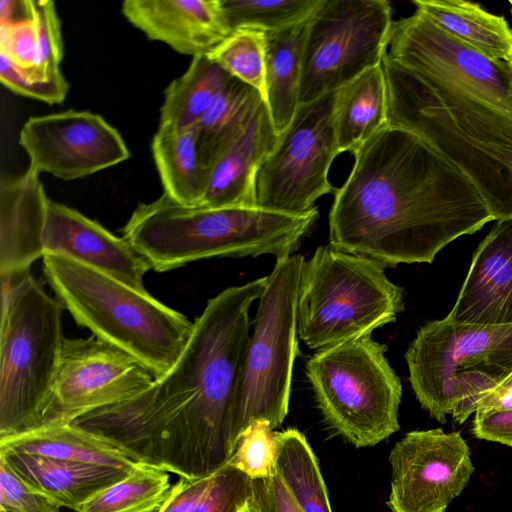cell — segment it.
<instances>
[{
    "label": "cell",
    "mask_w": 512,
    "mask_h": 512,
    "mask_svg": "<svg viewBox=\"0 0 512 512\" xmlns=\"http://www.w3.org/2000/svg\"><path fill=\"white\" fill-rule=\"evenodd\" d=\"M251 496L252 479L229 461L203 477H180L158 512H240Z\"/></svg>",
    "instance_id": "f546056e"
},
{
    "label": "cell",
    "mask_w": 512,
    "mask_h": 512,
    "mask_svg": "<svg viewBox=\"0 0 512 512\" xmlns=\"http://www.w3.org/2000/svg\"><path fill=\"white\" fill-rule=\"evenodd\" d=\"M230 77L208 55L192 57L187 70L165 89L159 126L194 128Z\"/></svg>",
    "instance_id": "f1b7e54d"
},
{
    "label": "cell",
    "mask_w": 512,
    "mask_h": 512,
    "mask_svg": "<svg viewBox=\"0 0 512 512\" xmlns=\"http://www.w3.org/2000/svg\"><path fill=\"white\" fill-rule=\"evenodd\" d=\"M337 91L299 105L257 171V207L304 214L315 208L320 197L335 192L328 175L339 155L334 121Z\"/></svg>",
    "instance_id": "7c38bea8"
},
{
    "label": "cell",
    "mask_w": 512,
    "mask_h": 512,
    "mask_svg": "<svg viewBox=\"0 0 512 512\" xmlns=\"http://www.w3.org/2000/svg\"><path fill=\"white\" fill-rule=\"evenodd\" d=\"M329 212V245L383 268L432 263L493 220L470 180L418 135L386 125L354 153Z\"/></svg>",
    "instance_id": "7a4b0ae2"
},
{
    "label": "cell",
    "mask_w": 512,
    "mask_h": 512,
    "mask_svg": "<svg viewBox=\"0 0 512 512\" xmlns=\"http://www.w3.org/2000/svg\"><path fill=\"white\" fill-rule=\"evenodd\" d=\"M389 462L387 506L392 512H446L475 471L461 434L441 428L406 433L393 447Z\"/></svg>",
    "instance_id": "9a60e30c"
},
{
    "label": "cell",
    "mask_w": 512,
    "mask_h": 512,
    "mask_svg": "<svg viewBox=\"0 0 512 512\" xmlns=\"http://www.w3.org/2000/svg\"><path fill=\"white\" fill-rule=\"evenodd\" d=\"M44 254L65 256L127 286L148 293L146 260L122 237L74 208L49 200L43 235Z\"/></svg>",
    "instance_id": "e0dca14e"
},
{
    "label": "cell",
    "mask_w": 512,
    "mask_h": 512,
    "mask_svg": "<svg viewBox=\"0 0 512 512\" xmlns=\"http://www.w3.org/2000/svg\"><path fill=\"white\" fill-rule=\"evenodd\" d=\"M318 216L317 207L294 215L257 206H188L163 193L140 203L122 232L151 269L164 272L212 257H288Z\"/></svg>",
    "instance_id": "277c9868"
},
{
    "label": "cell",
    "mask_w": 512,
    "mask_h": 512,
    "mask_svg": "<svg viewBox=\"0 0 512 512\" xmlns=\"http://www.w3.org/2000/svg\"><path fill=\"white\" fill-rule=\"evenodd\" d=\"M338 153L352 154L388 124V99L382 63L337 91L334 111Z\"/></svg>",
    "instance_id": "603a6c76"
},
{
    "label": "cell",
    "mask_w": 512,
    "mask_h": 512,
    "mask_svg": "<svg viewBox=\"0 0 512 512\" xmlns=\"http://www.w3.org/2000/svg\"><path fill=\"white\" fill-rule=\"evenodd\" d=\"M274 470L303 512H332L316 456L298 430L275 432Z\"/></svg>",
    "instance_id": "4dcf8cb0"
},
{
    "label": "cell",
    "mask_w": 512,
    "mask_h": 512,
    "mask_svg": "<svg viewBox=\"0 0 512 512\" xmlns=\"http://www.w3.org/2000/svg\"><path fill=\"white\" fill-rule=\"evenodd\" d=\"M0 53L17 68L29 71L35 65L37 37L33 20L25 14L23 18L1 22Z\"/></svg>",
    "instance_id": "f35d334b"
},
{
    "label": "cell",
    "mask_w": 512,
    "mask_h": 512,
    "mask_svg": "<svg viewBox=\"0 0 512 512\" xmlns=\"http://www.w3.org/2000/svg\"><path fill=\"white\" fill-rule=\"evenodd\" d=\"M19 145L30 168L62 180L83 178L130 158L120 133L89 111L30 117L20 130Z\"/></svg>",
    "instance_id": "2e32d148"
},
{
    "label": "cell",
    "mask_w": 512,
    "mask_h": 512,
    "mask_svg": "<svg viewBox=\"0 0 512 512\" xmlns=\"http://www.w3.org/2000/svg\"><path fill=\"white\" fill-rule=\"evenodd\" d=\"M267 276L208 300L173 367L144 392L72 424L106 439L132 460L187 479L232 458L249 310Z\"/></svg>",
    "instance_id": "6da1fadb"
},
{
    "label": "cell",
    "mask_w": 512,
    "mask_h": 512,
    "mask_svg": "<svg viewBox=\"0 0 512 512\" xmlns=\"http://www.w3.org/2000/svg\"><path fill=\"white\" fill-rule=\"evenodd\" d=\"M207 55L231 76L255 88L265 98L264 31L253 28L236 29Z\"/></svg>",
    "instance_id": "836d02e7"
},
{
    "label": "cell",
    "mask_w": 512,
    "mask_h": 512,
    "mask_svg": "<svg viewBox=\"0 0 512 512\" xmlns=\"http://www.w3.org/2000/svg\"><path fill=\"white\" fill-rule=\"evenodd\" d=\"M388 125L426 141L475 186L493 220L512 218V117L387 54Z\"/></svg>",
    "instance_id": "3957f363"
},
{
    "label": "cell",
    "mask_w": 512,
    "mask_h": 512,
    "mask_svg": "<svg viewBox=\"0 0 512 512\" xmlns=\"http://www.w3.org/2000/svg\"><path fill=\"white\" fill-rule=\"evenodd\" d=\"M412 390L441 424H463L479 401L512 372V324L480 325L433 320L405 353Z\"/></svg>",
    "instance_id": "52a82bcc"
},
{
    "label": "cell",
    "mask_w": 512,
    "mask_h": 512,
    "mask_svg": "<svg viewBox=\"0 0 512 512\" xmlns=\"http://www.w3.org/2000/svg\"><path fill=\"white\" fill-rule=\"evenodd\" d=\"M121 13L149 39L180 54H208L232 32L221 0H126Z\"/></svg>",
    "instance_id": "d6986e66"
},
{
    "label": "cell",
    "mask_w": 512,
    "mask_h": 512,
    "mask_svg": "<svg viewBox=\"0 0 512 512\" xmlns=\"http://www.w3.org/2000/svg\"><path fill=\"white\" fill-rule=\"evenodd\" d=\"M509 389H512V372L508 376H506L494 389H492L486 395L504 392Z\"/></svg>",
    "instance_id": "b9f144b4"
},
{
    "label": "cell",
    "mask_w": 512,
    "mask_h": 512,
    "mask_svg": "<svg viewBox=\"0 0 512 512\" xmlns=\"http://www.w3.org/2000/svg\"><path fill=\"white\" fill-rule=\"evenodd\" d=\"M386 350L367 335L318 350L306 363L326 423L357 448L374 446L400 429L402 385Z\"/></svg>",
    "instance_id": "9c48e42d"
},
{
    "label": "cell",
    "mask_w": 512,
    "mask_h": 512,
    "mask_svg": "<svg viewBox=\"0 0 512 512\" xmlns=\"http://www.w3.org/2000/svg\"><path fill=\"white\" fill-rule=\"evenodd\" d=\"M42 258L46 281L78 325L136 358L155 378L173 367L193 329L186 316L65 256Z\"/></svg>",
    "instance_id": "5b68a950"
},
{
    "label": "cell",
    "mask_w": 512,
    "mask_h": 512,
    "mask_svg": "<svg viewBox=\"0 0 512 512\" xmlns=\"http://www.w3.org/2000/svg\"><path fill=\"white\" fill-rule=\"evenodd\" d=\"M509 3H510V5H511V12H512V0H511V1H509Z\"/></svg>",
    "instance_id": "ee69618b"
},
{
    "label": "cell",
    "mask_w": 512,
    "mask_h": 512,
    "mask_svg": "<svg viewBox=\"0 0 512 512\" xmlns=\"http://www.w3.org/2000/svg\"><path fill=\"white\" fill-rule=\"evenodd\" d=\"M304 257L276 259L250 333L238 397L235 440L254 421L272 429L284 421L291 393L293 364L298 350L297 308Z\"/></svg>",
    "instance_id": "30bf717a"
},
{
    "label": "cell",
    "mask_w": 512,
    "mask_h": 512,
    "mask_svg": "<svg viewBox=\"0 0 512 512\" xmlns=\"http://www.w3.org/2000/svg\"><path fill=\"white\" fill-rule=\"evenodd\" d=\"M384 0H322L306 22L299 103L335 92L382 63L392 28Z\"/></svg>",
    "instance_id": "8fae6325"
},
{
    "label": "cell",
    "mask_w": 512,
    "mask_h": 512,
    "mask_svg": "<svg viewBox=\"0 0 512 512\" xmlns=\"http://www.w3.org/2000/svg\"><path fill=\"white\" fill-rule=\"evenodd\" d=\"M446 318L468 324H512V218L498 220L479 243Z\"/></svg>",
    "instance_id": "ac0fdd59"
},
{
    "label": "cell",
    "mask_w": 512,
    "mask_h": 512,
    "mask_svg": "<svg viewBox=\"0 0 512 512\" xmlns=\"http://www.w3.org/2000/svg\"><path fill=\"white\" fill-rule=\"evenodd\" d=\"M52 498L22 479L0 456V509L6 512H60Z\"/></svg>",
    "instance_id": "8d00e7d4"
},
{
    "label": "cell",
    "mask_w": 512,
    "mask_h": 512,
    "mask_svg": "<svg viewBox=\"0 0 512 512\" xmlns=\"http://www.w3.org/2000/svg\"><path fill=\"white\" fill-rule=\"evenodd\" d=\"M169 479L166 471L139 463L77 512H158L170 493Z\"/></svg>",
    "instance_id": "1f68e13d"
},
{
    "label": "cell",
    "mask_w": 512,
    "mask_h": 512,
    "mask_svg": "<svg viewBox=\"0 0 512 512\" xmlns=\"http://www.w3.org/2000/svg\"><path fill=\"white\" fill-rule=\"evenodd\" d=\"M0 512H6V511H4L3 509H0Z\"/></svg>",
    "instance_id": "f6af8a7d"
},
{
    "label": "cell",
    "mask_w": 512,
    "mask_h": 512,
    "mask_svg": "<svg viewBox=\"0 0 512 512\" xmlns=\"http://www.w3.org/2000/svg\"><path fill=\"white\" fill-rule=\"evenodd\" d=\"M263 100L258 90L233 76L214 97L194 127L204 180L216 159L245 131Z\"/></svg>",
    "instance_id": "484cf974"
},
{
    "label": "cell",
    "mask_w": 512,
    "mask_h": 512,
    "mask_svg": "<svg viewBox=\"0 0 512 512\" xmlns=\"http://www.w3.org/2000/svg\"><path fill=\"white\" fill-rule=\"evenodd\" d=\"M240 512H259L253 500L250 498Z\"/></svg>",
    "instance_id": "7bdbcfd3"
},
{
    "label": "cell",
    "mask_w": 512,
    "mask_h": 512,
    "mask_svg": "<svg viewBox=\"0 0 512 512\" xmlns=\"http://www.w3.org/2000/svg\"><path fill=\"white\" fill-rule=\"evenodd\" d=\"M155 379L136 358L94 335L64 337L41 427L71 423L94 410L129 400L147 390Z\"/></svg>",
    "instance_id": "5bb4252c"
},
{
    "label": "cell",
    "mask_w": 512,
    "mask_h": 512,
    "mask_svg": "<svg viewBox=\"0 0 512 512\" xmlns=\"http://www.w3.org/2000/svg\"><path fill=\"white\" fill-rule=\"evenodd\" d=\"M251 499L259 512H303L275 471L252 480Z\"/></svg>",
    "instance_id": "60d3db41"
},
{
    "label": "cell",
    "mask_w": 512,
    "mask_h": 512,
    "mask_svg": "<svg viewBox=\"0 0 512 512\" xmlns=\"http://www.w3.org/2000/svg\"><path fill=\"white\" fill-rule=\"evenodd\" d=\"M1 278L0 439L41 427L64 336L63 306L30 271Z\"/></svg>",
    "instance_id": "8992f818"
},
{
    "label": "cell",
    "mask_w": 512,
    "mask_h": 512,
    "mask_svg": "<svg viewBox=\"0 0 512 512\" xmlns=\"http://www.w3.org/2000/svg\"><path fill=\"white\" fill-rule=\"evenodd\" d=\"M306 22L265 32L264 101L278 136L291 123L300 105L301 58Z\"/></svg>",
    "instance_id": "4316f807"
},
{
    "label": "cell",
    "mask_w": 512,
    "mask_h": 512,
    "mask_svg": "<svg viewBox=\"0 0 512 512\" xmlns=\"http://www.w3.org/2000/svg\"><path fill=\"white\" fill-rule=\"evenodd\" d=\"M0 456L27 483L59 506L78 511L96 494L125 478L131 470L0 449Z\"/></svg>",
    "instance_id": "7402d4cb"
},
{
    "label": "cell",
    "mask_w": 512,
    "mask_h": 512,
    "mask_svg": "<svg viewBox=\"0 0 512 512\" xmlns=\"http://www.w3.org/2000/svg\"><path fill=\"white\" fill-rule=\"evenodd\" d=\"M278 138L263 100L245 131L209 168L204 194L197 206L256 207V174Z\"/></svg>",
    "instance_id": "44dd1931"
},
{
    "label": "cell",
    "mask_w": 512,
    "mask_h": 512,
    "mask_svg": "<svg viewBox=\"0 0 512 512\" xmlns=\"http://www.w3.org/2000/svg\"><path fill=\"white\" fill-rule=\"evenodd\" d=\"M40 173L28 167L0 184V277L30 271L44 256L43 235L49 203Z\"/></svg>",
    "instance_id": "ffe728a7"
},
{
    "label": "cell",
    "mask_w": 512,
    "mask_h": 512,
    "mask_svg": "<svg viewBox=\"0 0 512 512\" xmlns=\"http://www.w3.org/2000/svg\"><path fill=\"white\" fill-rule=\"evenodd\" d=\"M275 432L267 421L257 420L242 433L230 462L252 480L270 476L274 470Z\"/></svg>",
    "instance_id": "d590c367"
},
{
    "label": "cell",
    "mask_w": 512,
    "mask_h": 512,
    "mask_svg": "<svg viewBox=\"0 0 512 512\" xmlns=\"http://www.w3.org/2000/svg\"><path fill=\"white\" fill-rule=\"evenodd\" d=\"M22 7L34 22L37 50L34 67L21 72L29 80L47 81L61 73L63 59L61 23L55 4L51 0H27L22 1Z\"/></svg>",
    "instance_id": "e575fe53"
},
{
    "label": "cell",
    "mask_w": 512,
    "mask_h": 512,
    "mask_svg": "<svg viewBox=\"0 0 512 512\" xmlns=\"http://www.w3.org/2000/svg\"><path fill=\"white\" fill-rule=\"evenodd\" d=\"M321 3L322 0H221L231 31L253 28L264 32L305 22Z\"/></svg>",
    "instance_id": "d6a6232c"
},
{
    "label": "cell",
    "mask_w": 512,
    "mask_h": 512,
    "mask_svg": "<svg viewBox=\"0 0 512 512\" xmlns=\"http://www.w3.org/2000/svg\"><path fill=\"white\" fill-rule=\"evenodd\" d=\"M472 433L477 439L512 447V403L475 411Z\"/></svg>",
    "instance_id": "ab89813d"
},
{
    "label": "cell",
    "mask_w": 512,
    "mask_h": 512,
    "mask_svg": "<svg viewBox=\"0 0 512 512\" xmlns=\"http://www.w3.org/2000/svg\"><path fill=\"white\" fill-rule=\"evenodd\" d=\"M404 290L384 268L328 246L304 261L299 285L297 334L310 349H326L395 322Z\"/></svg>",
    "instance_id": "ba28073f"
},
{
    "label": "cell",
    "mask_w": 512,
    "mask_h": 512,
    "mask_svg": "<svg viewBox=\"0 0 512 512\" xmlns=\"http://www.w3.org/2000/svg\"><path fill=\"white\" fill-rule=\"evenodd\" d=\"M0 81L14 93L48 104L63 102L70 87L62 72L47 81L29 80L19 68L1 53Z\"/></svg>",
    "instance_id": "74e56055"
},
{
    "label": "cell",
    "mask_w": 512,
    "mask_h": 512,
    "mask_svg": "<svg viewBox=\"0 0 512 512\" xmlns=\"http://www.w3.org/2000/svg\"><path fill=\"white\" fill-rule=\"evenodd\" d=\"M0 449L126 470L139 464L106 439L71 423L43 426L0 439Z\"/></svg>",
    "instance_id": "d4e9b609"
},
{
    "label": "cell",
    "mask_w": 512,
    "mask_h": 512,
    "mask_svg": "<svg viewBox=\"0 0 512 512\" xmlns=\"http://www.w3.org/2000/svg\"><path fill=\"white\" fill-rule=\"evenodd\" d=\"M152 155L164 194L188 206H197L205 190L195 128L158 127L151 143Z\"/></svg>",
    "instance_id": "83f0119b"
},
{
    "label": "cell",
    "mask_w": 512,
    "mask_h": 512,
    "mask_svg": "<svg viewBox=\"0 0 512 512\" xmlns=\"http://www.w3.org/2000/svg\"><path fill=\"white\" fill-rule=\"evenodd\" d=\"M413 4L451 36L487 57L512 63V30L504 17L464 0H415Z\"/></svg>",
    "instance_id": "cb8c5ba5"
},
{
    "label": "cell",
    "mask_w": 512,
    "mask_h": 512,
    "mask_svg": "<svg viewBox=\"0 0 512 512\" xmlns=\"http://www.w3.org/2000/svg\"><path fill=\"white\" fill-rule=\"evenodd\" d=\"M387 56L512 117V63L487 57L418 11L393 22Z\"/></svg>",
    "instance_id": "4fadbf2b"
}]
</instances>
